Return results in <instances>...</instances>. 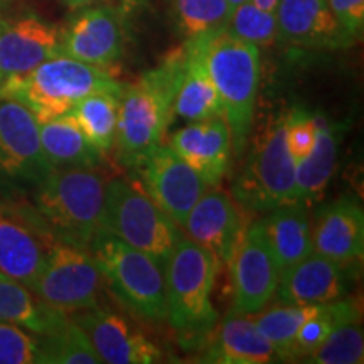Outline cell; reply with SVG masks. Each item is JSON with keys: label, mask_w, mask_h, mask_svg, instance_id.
Segmentation results:
<instances>
[{"label": "cell", "mask_w": 364, "mask_h": 364, "mask_svg": "<svg viewBox=\"0 0 364 364\" xmlns=\"http://www.w3.org/2000/svg\"><path fill=\"white\" fill-rule=\"evenodd\" d=\"M186 44L167 54L156 70L145 73L135 83L124 86L118 98L115 145L125 166L136 167L147 154L161 145L172 117L174 98L184 76Z\"/></svg>", "instance_id": "6da1fadb"}, {"label": "cell", "mask_w": 364, "mask_h": 364, "mask_svg": "<svg viewBox=\"0 0 364 364\" xmlns=\"http://www.w3.org/2000/svg\"><path fill=\"white\" fill-rule=\"evenodd\" d=\"M191 41L220 95L223 115L230 127L231 150L241 156L253 127L262 73L260 49L236 38L226 27Z\"/></svg>", "instance_id": "7a4b0ae2"}, {"label": "cell", "mask_w": 364, "mask_h": 364, "mask_svg": "<svg viewBox=\"0 0 364 364\" xmlns=\"http://www.w3.org/2000/svg\"><path fill=\"white\" fill-rule=\"evenodd\" d=\"M124 86L112 68L88 65L66 54H58L24 76L7 78L0 88V98L22 103L38 124H44L70 113L90 95H120Z\"/></svg>", "instance_id": "3957f363"}, {"label": "cell", "mask_w": 364, "mask_h": 364, "mask_svg": "<svg viewBox=\"0 0 364 364\" xmlns=\"http://www.w3.org/2000/svg\"><path fill=\"white\" fill-rule=\"evenodd\" d=\"M220 262L189 236H179L164 268L167 321L184 348L209 341L218 314L211 292Z\"/></svg>", "instance_id": "277c9868"}, {"label": "cell", "mask_w": 364, "mask_h": 364, "mask_svg": "<svg viewBox=\"0 0 364 364\" xmlns=\"http://www.w3.org/2000/svg\"><path fill=\"white\" fill-rule=\"evenodd\" d=\"M107 181L98 167L53 169L33 196V206L59 241L88 248L103 228Z\"/></svg>", "instance_id": "5b68a950"}, {"label": "cell", "mask_w": 364, "mask_h": 364, "mask_svg": "<svg viewBox=\"0 0 364 364\" xmlns=\"http://www.w3.org/2000/svg\"><path fill=\"white\" fill-rule=\"evenodd\" d=\"M90 252L103 282L122 306L144 321H167L166 277L156 258L130 247L105 228L91 240Z\"/></svg>", "instance_id": "8992f818"}, {"label": "cell", "mask_w": 364, "mask_h": 364, "mask_svg": "<svg viewBox=\"0 0 364 364\" xmlns=\"http://www.w3.org/2000/svg\"><path fill=\"white\" fill-rule=\"evenodd\" d=\"M103 228L130 247L149 253L166 268L179 228L150 198L140 182L113 179L107 182Z\"/></svg>", "instance_id": "52a82bcc"}, {"label": "cell", "mask_w": 364, "mask_h": 364, "mask_svg": "<svg viewBox=\"0 0 364 364\" xmlns=\"http://www.w3.org/2000/svg\"><path fill=\"white\" fill-rule=\"evenodd\" d=\"M51 172L36 117L16 100L0 98V203L33 198Z\"/></svg>", "instance_id": "ba28073f"}, {"label": "cell", "mask_w": 364, "mask_h": 364, "mask_svg": "<svg viewBox=\"0 0 364 364\" xmlns=\"http://www.w3.org/2000/svg\"><path fill=\"white\" fill-rule=\"evenodd\" d=\"M287 115L272 122L233 184V198L250 213L294 201L295 161L285 139Z\"/></svg>", "instance_id": "9c48e42d"}, {"label": "cell", "mask_w": 364, "mask_h": 364, "mask_svg": "<svg viewBox=\"0 0 364 364\" xmlns=\"http://www.w3.org/2000/svg\"><path fill=\"white\" fill-rule=\"evenodd\" d=\"M103 277L88 248L54 241L31 290L46 306L71 314L98 306Z\"/></svg>", "instance_id": "30bf717a"}, {"label": "cell", "mask_w": 364, "mask_h": 364, "mask_svg": "<svg viewBox=\"0 0 364 364\" xmlns=\"http://www.w3.org/2000/svg\"><path fill=\"white\" fill-rule=\"evenodd\" d=\"M54 238L27 201L0 203V273L33 289Z\"/></svg>", "instance_id": "8fae6325"}, {"label": "cell", "mask_w": 364, "mask_h": 364, "mask_svg": "<svg viewBox=\"0 0 364 364\" xmlns=\"http://www.w3.org/2000/svg\"><path fill=\"white\" fill-rule=\"evenodd\" d=\"M228 265L233 295L230 312L253 316L265 309L277 292L282 273L260 221L248 226Z\"/></svg>", "instance_id": "7c38bea8"}, {"label": "cell", "mask_w": 364, "mask_h": 364, "mask_svg": "<svg viewBox=\"0 0 364 364\" xmlns=\"http://www.w3.org/2000/svg\"><path fill=\"white\" fill-rule=\"evenodd\" d=\"M135 169H139L144 189L177 226H182L191 209L209 188L199 172L171 145H157Z\"/></svg>", "instance_id": "4fadbf2b"}, {"label": "cell", "mask_w": 364, "mask_h": 364, "mask_svg": "<svg viewBox=\"0 0 364 364\" xmlns=\"http://www.w3.org/2000/svg\"><path fill=\"white\" fill-rule=\"evenodd\" d=\"M250 226V211L223 191H206L186 216L182 228L193 241L228 263Z\"/></svg>", "instance_id": "5bb4252c"}, {"label": "cell", "mask_w": 364, "mask_h": 364, "mask_svg": "<svg viewBox=\"0 0 364 364\" xmlns=\"http://www.w3.org/2000/svg\"><path fill=\"white\" fill-rule=\"evenodd\" d=\"M71 314V321L85 332L102 363L150 364L161 361V349L125 317L110 309L95 306Z\"/></svg>", "instance_id": "9a60e30c"}, {"label": "cell", "mask_w": 364, "mask_h": 364, "mask_svg": "<svg viewBox=\"0 0 364 364\" xmlns=\"http://www.w3.org/2000/svg\"><path fill=\"white\" fill-rule=\"evenodd\" d=\"M356 265H346L316 252L282 272L277 297L289 306L329 304L348 295L356 279Z\"/></svg>", "instance_id": "2e32d148"}, {"label": "cell", "mask_w": 364, "mask_h": 364, "mask_svg": "<svg viewBox=\"0 0 364 364\" xmlns=\"http://www.w3.org/2000/svg\"><path fill=\"white\" fill-rule=\"evenodd\" d=\"M124 14L110 6H93L81 12L63 29V54L112 68L124 51Z\"/></svg>", "instance_id": "e0dca14e"}, {"label": "cell", "mask_w": 364, "mask_h": 364, "mask_svg": "<svg viewBox=\"0 0 364 364\" xmlns=\"http://www.w3.org/2000/svg\"><path fill=\"white\" fill-rule=\"evenodd\" d=\"M63 54V29L34 14L0 21V80L24 76Z\"/></svg>", "instance_id": "ac0fdd59"}, {"label": "cell", "mask_w": 364, "mask_h": 364, "mask_svg": "<svg viewBox=\"0 0 364 364\" xmlns=\"http://www.w3.org/2000/svg\"><path fill=\"white\" fill-rule=\"evenodd\" d=\"M312 252L346 265H358L364 253V211L353 196H343L317 213Z\"/></svg>", "instance_id": "d6986e66"}, {"label": "cell", "mask_w": 364, "mask_h": 364, "mask_svg": "<svg viewBox=\"0 0 364 364\" xmlns=\"http://www.w3.org/2000/svg\"><path fill=\"white\" fill-rule=\"evenodd\" d=\"M171 147L208 182L218 186L230 169L231 135L223 113L191 122L171 136Z\"/></svg>", "instance_id": "ffe728a7"}, {"label": "cell", "mask_w": 364, "mask_h": 364, "mask_svg": "<svg viewBox=\"0 0 364 364\" xmlns=\"http://www.w3.org/2000/svg\"><path fill=\"white\" fill-rule=\"evenodd\" d=\"M279 39L314 49H339L353 43L327 0H279L275 9Z\"/></svg>", "instance_id": "44dd1931"}, {"label": "cell", "mask_w": 364, "mask_h": 364, "mask_svg": "<svg viewBox=\"0 0 364 364\" xmlns=\"http://www.w3.org/2000/svg\"><path fill=\"white\" fill-rule=\"evenodd\" d=\"M201 361L218 364H267L280 361L273 346L263 338L253 316L228 312Z\"/></svg>", "instance_id": "7402d4cb"}, {"label": "cell", "mask_w": 364, "mask_h": 364, "mask_svg": "<svg viewBox=\"0 0 364 364\" xmlns=\"http://www.w3.org/2000/svg\"><path fill=\"white\" fill-rule=\"evenodd\" d=\"M316 144L309 156L295 164L294 201L312 208L324 198L338 162V149L343 125H336L324 115H314Z\"/></svg>", "instance_id": "603a6c76"}, {"label": "cell", "mask_w": 364, "mask_h": 364, "mask_svg": "<svg viewBox=\"0 0 364 364\" xmlns=\"http://www.w3.org/2000/svg\"><path fill=\"white\" fill-rule=\"evenodd\" d=\"M280 273L312 253V228L309 208L287 203L268 211L260 221Z\"/></svg>", "instance_id": "cb8c5ba5"}, {"label": "cell", "mask_w": 364, "mask_h": 364, "mask_svg": "<svg viewBox=\"0 0 364 364\" xmlns=\"http://www.w3.org/2000/svg\"><path fill=\"white\" fill-rule=\"evenodd\" d=\"M39 140L53 169L100 167L103 161L102 150L90 142L71 113L39 124Z\"/></svg>", "instance_id": "d4e9b609"}, {"label": "cell", "mask_w": 364, "mask_h": 364, "mask_svg": "<svg viewBox=\"0 0 364 364\" xmlns=\"http://www.w3.org/2000/svg\"><path fill=\"white\" fill-rule=\"evenodd\" d=\"M188 61H186L184 76L177 88L172 115H177L188 122H198L213 115L223 113L220 95L209 78L201 54L193 41L186 43Z\"/></svg>", "instance_id": "484cf974"}, {"label": "cell", "mask_w": 364, "mask_h": 364, "mask_svg": "<svg viewBox=\"0 0 364 364\" xmlns=\"http://www.w3.org/2000/svg\"><path fill=\"white\" fill-rule=\"evenodd\" d=\"M66 314L36 300L26 285L0 273V322H11L34 334H48L66 321Z\"/></svg>", "instance_id": "4316f807"}, {"label": "cell", "mask_w": 364, "mask_h": 364, "mask_svg": "<svg viewBox=\"0 0 364 364\" xmlns=\"http://www.w3.org/2000/svg\"><path fill=\"white\" fill-rule=\"evenodd\" d=\"M324 304H312V306H289L282 304L270 309H262L253 314V321L263 338L273 346L280 359H289L290 346L300 327L316 317L322 311Z\"/></svg>", "instance_id": "83f0119b"}, {"label": "cell", "mask_w": 364, "mask_h": 364, "mask_svg": "<svg viewBox=\"0 0 364 364\" xmlns=\"http://www.w3.org/2000/svg\"><path fill=\"white\" fill-rule=\"evenodd\" d=\"M118 98L120 95L115 93H95L81 100L70 112L90 142L102 152L115 145Z\"/></svg>", "instance_id": "f1b7e54d"}, {"label": "cell", "mask_w": 364, "mask_h": 364, "mask_svg": "<svg viewBox=\"0 0 364 364\" xmlns=\"http://www.w3.org/2000/svg\"><path fill=\"white\" fill-rule=\"evenodd\" d=\"M361 304L358 299L346 297L324 304L322 311L300 327L290 346L289 359H304L331 334L336 327L349 321H359Z\"/></svg>", "instance_id": "f546056e"}, {"label": "cell", "mask_w": 364, "mask_h": 364, "mask_svg": "<svg viewBox=\"0 0 364 364\" xmlns=\"http://www.w3.org/2000/svg\"><path fill=\"white\" fill-rule=\"evenodd\" d=\"M39 363L49 364H98L100 358L91 348L88 338L71 318L61 326L38 336Z\"/></svg>", "instance_id": "4dcf8cb0"}, {"label": "cell", "mask_w": 364, "mask_h": 364, "mask_svg": "<svg viewBox=\"0 0 364 364\" xmlns=\"http://www.w3.org/2000/svg\"><path fill=\"white\" fill-rule=\"evenodd\" d=\"M231 12L228 0H172L176 26L186 41L226 27Z\"/></svg>", "instance_id": "1f68e13d"}, {"label": "cell", "mask_w": 364, "mask_h": 364, "mask_svg": "<svg viewBox=\"0 0 364 364\" xmlns=\"http://www.w3.org/2000/svg\"><path fill=\"white\" fill-rule=\"evenodd\" d=\"M304 361L311 364H361L364 361V336L358 321L336 327Z\"/></svg>", "instance_id": "d6a6232c"}, {"label": "cell", "mask_w": 364, "mask_h": 364, "mask_svg": "<svg viewBox=\"0 0 364 364\" xmlns=\"http://www.w3.org/2000/svg\"><path fill=\"white\" fill-rule=\"evenodd\" d=\"M226 29L257 48L272 46L279 39L275 12L257 7L252 0H247L231 12Z\"/></svg>", "instance_id": "836d02e7"}, {"label": "cell", "mask_w": 364, "mask_h": 364, "mask_svg": "<svg viewBox=\"0 0 364 364\" xmlns=\"http://www.w3.org/2000/svg\"><path fill=\"white\" fill-rule=\"evenodd\" d=\"M39 363L38 336H31L21 326L0 322V364Z\"/></svg>", "instance_id": "e575fe53"}, {"label": "cell", "mask_w": 364, "mask_h": 364, "mask_svg": "<svg viewBox=\"0 0 364 364\" xmlns=\"http://www.w3.org/2000/svg\"><path fill=\"white\" fill-rule=\"evenodd\" d=\"M316 120L314 115L306 110H292L287 113L285 124V139L290 156L294 157L295 164L309 156L314 144H316Z\"/></svg>", "instance_id": "d590c367"}, {"label": "cell", "mask_w": 364, "mask_h": 364, "mask_svg": "<svg viewBox=\"0 0 364 364\" xmlns=\"http://www.w3.org/2000/svg\"><path fill=\"white\" fill-rule=\"evenodd\" d=\"M327 4L349 39L354 43L358 38H361L364 27V0H327Z\"/></svg>", "instance_id": "8d00e7d4"}, {"label": "cell", "mask_w": 364, "mask_h": 364, "mask_svg": "<svg viewBox=\"0 0 364 364\" xmlns=\"http://www.w3.org/2000/svg\"><path fill=\"white\" fill-rule=\"evenodd\" d=\"M147 2L149 0H118V6H120L118 9L124 16H130V14L139 11L140 7H144Z\"/></svg>", "instance_id": "74e56055"}, {"label": "cell", "mask_w": 364, "mask_h": 364, "mask_svg": "<svg viewBox=\"0 0 364 364\" xmlns=\"http://www.w3.org/2000/svg\"><path fill=\"white\" fill-rule=\"evenodd\" d=\"M65 6L71 11H81V9L100 6V4H107L108 0H63Z\"/></svg>", "instance_id": "f35d334b"}, {"label": "cell", "mask_w": 364, "mask_h": 364, "mask_svg": "<svg viewBox=\"0 0 364 364\" xmlns=\"http://www.w3.org/2000/svg\"><path fill=\"white\" fill-rule=\"evenodd\" d=\"M257 7L260 9H265V11H270V12H275L277 9V4H279V0H252Z\"/></svg>", "instance_id": "ab89813d"}, {"label": "cell", "mask_w": 364, "mask_h": 364, "mask_svg": "<svg viewBox=\"0 0 364 364\" xmlns=\"http://www.w3.org/2000/svg\"><path fill=\"white\" fill-rule=\"evenodd\" d=\"M243 2H247V0H228V4H230L231 11H235V9L238 7V6H241V4H243Z\"/></svg>", "instance_id": "60d3db41"}, {"label": "cell", "mask_w": 364, "mask_h": 364, "mask_svg": "<svg viewBox=\"0 0 364 364\" xmlns=\"http://www.w3.org/2000/svg\"><path fill=\"white\" fill-rule=\"evenodd\" d=\"M9 0H0V6H4V4H7Z\"/></svg>", "instance_id": "b9f144b4"}]
</instances>
